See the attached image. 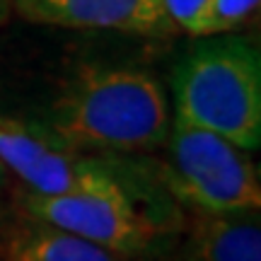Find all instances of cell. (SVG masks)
Segmentation results:
<instances>
[{
  "mask_svg": "<svg viewBox=\"0 0 261 261\" xmlns=\"http://www.w3.org/2000/svg\"><path fill=\"white\" fill-rule=\"evenodd\" d=\"M172 126L162 85L145 70L83 65L51 107L48 136L73 152H143Z\"/></svg>",
  "mask_w": 261,
  "mask_h": 261,
  "instance_id": "6da1fadb",
  "label": "cell"
},
{
  "mask_svg": "<svg viewBox=\"0 0 261 261\" xmlns=\"http://www.w3.org/2000/svg\"><path fill=\"white\" fill-rule=\"evenodd\" d=\"M174 119L223 136L242 150L261 143V61L240 37H215L174 75Z\"/></svg>",
  "mask_w": 261,
  "mask_h": 261,
  "instance_id": "7a4b0ae2",
  "label": "cell"
},
{
  "mask_svg": "<svg viewBox=\"0 0 261 261\" xmlns=\"http://www.w3.org/2000/svg\"><path fill=\"white\" fill-rule=\"evenodd\" d=\"M162 179L194 213L240 215L261 205L259 172L242 150L218 133L174 119L167 133Z\"/></svg>",
  "mask_w": 261,
  "mask_h": 261,
  "instance_id": "3957f363",
  "label": "cell"
},
{
  "mask_svg": "<svg viewBox=\"0 0 261 261\" xmlns=\"http://www.w3.org/2000/svg\"><path fill=\"white\" fill-rule=\"evenodd\" d=\"M27 218L61 227L121 256L145 254L158 242L162 225L136 201L121 179L102 189L68 194H22Z\"/></svg>",
  "mask_w": 261,
  "mask_h": 261,
  "instance_id": "277c9868",
  "label": "cell"
},
{
  "mask_svg": "<svg viewBox=\"0 0 261 261\" xmlns=\"http://www.w3.org/2000/svg\"><path fill=\"white\" fill-rule=\"evenodd\" d=\"M0 165L17 174L29 191L68 194L90 191L116 181V172L99 160L63 148L46 130L0 114Z\"/></svg>",
  "mask_w": 261,
  "mask_h": 261,
  "instance_id": "5b68a950",
  "label": "cell"
},
{
  "mask_svg": "<svg viewBox=\"0 0 261 261\" xmlns=\"http://www.w3.org/2000/svg\"><path fill=\"white\" fill-rule=\"evenodd\" d=\"M19 15L37 24L162 34L172 27L165 0H12Z\"/></svg>",
  "mask_w": 261,
  "mask_h": 261,
  "instance_id": "8992f818",
  "label": "cell"
},
{
  "mask_svg": "<svg viewBox=\"0 0 261 261\" xmlns=\"http://www.w3.org/2000/svg\"><path fill=\"white\" fill-rule=\"evenodd\" d=\"M0 261H128L48 223L29 218L0 234Z\"/></svg>",
  "mask_w": 261,
  "mask_h": 261,
  "instance_id": "52a82bcc",
  "label": "cell"
},
{
  "mask_svg": "<svg viewBox=\"0 0 261 261\" xmlns=\"http://www.w3.org/2000/svg\"><path fill=\"white\" fill-rule=\"evenodd\" d=\"M184 261H261V227L252 213H196Z\"/></svg>",
  "mask_w": 261,
  "mask_h": 261,
  "instance_id": "ba28073f",
  "label": "cell"
},
{
  "mask_svg": "<svg viewBox=\"0 0 261 261\" xmlns=\"http://www.w3.org/2000/svg\"><path fill=\"white\" fill-rule=\"evenodd\" d=\"M256 10H259V0H213V8L208 12L198 37L232 32L244 24Z\"/></svg>",
  "mask_w": 261,
  "mask_h": 261,
  "instance_id": "9c48e42d",
  "label": "cell"
},
{
  "mask_svg": "<svg viewBox=\"0 0 261 261\" xmlns=\"http://www.w3.org/2000/svg\"><path fill=\"white\" fill-rule=\"evenodd\" d=\"M211 8H213V0H165V10L172 24H179L191 34H201V27Z\"/></svg>",
  "mask_w": 261,
  "mask_h": 261,
  "instance_id": "30bf717a",
  "label": "cell"
},
{
  "mask_svg": "<svg viewBox=\"0 0 261 261\" xmlns=\"http://www.w3.org/2000/svg\"><path fill=\"white\" fill-rule=\"evenodd\" d=\"M5 174H8V169H5L3 165H0V189L5 187Z\"/></svg>",
  "mask_w": 261,
  "mask_h": 261,
  "instance_id": "8fae6325",
  "label": "cell"
}]
</instances>
